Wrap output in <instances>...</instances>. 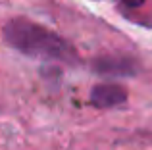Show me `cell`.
<instances>
[{"label": "cell", "mask_w": 152, "mask_h": 150, "mask_svg": "<svg viewBox=\"0 0 152 150\" xmlns=\"http://www.w3.org/2000/svg\"><path fill=\"white\" fill-rule=\"evenodd\" d=\"M4 41L12 48L27 54V56L67 62V64L75 60V50L67 41H64L60 35L23 17H15L6 23Z\"/></svg>", "instance_id": "obj_1"}, {"label": "cell", "mask_w": 152, "mask_h": 150, "mask_svg": "<svg viewBox=\"0 0 152 150\" xmlns=\"http://www.w3.org/2000/svg\"><path fill=\"white\" fill-rule=\"evenodd\" d=\"M127 100V90L115 83H100L91 89V104L96 108H114Z\"/></svg>", "instance_id": "obj_2"}, {"label": "cell", "mask_w": 152, "mask_h": 150, "mask_svg": "<svg viewBox=\"0 0 152 150\" xmlns=\"http://www.w3.org/2000/svg\"><path fill=\"white\" fill-rule=\"evenodd\" d=\"M94 71L102 75H114V77H129L135 75V64L127 58H100L94 62Z\"/></svg>", "instance_id": "obj_3"}, {"label": "cell", "mask_w": 152, "mask_h": 150, "mask_svg": "<svg viewBox=\"0 0 152 150\" xmlns=\"http://www.w3.org/2000/svg\"><path fill=\"white\" fill-rule=\"evenodd\" d=\"M119 2H121L123 6H127V8H139V6L145 4V0H119Z\"/></svg>", "instance_id": "obj_4"}]
</instances>
